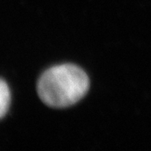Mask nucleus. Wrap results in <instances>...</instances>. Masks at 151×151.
Listing matches in <instances>:
<instances>
[{
    "label": "nucleus",
    "mask_w": 151,
    "mask_h": 151,
    "mask_svg": "<svg viewBox=\"0 0 151 151\" xmlns=\"http://www.w3.org/2000/svg\"><path fill=\"white\" fill-rule=\"evenodd\" d=\"M10 104L9 88L3 79L0 82V118L4 119Z\"/></svg>",
    "instance_id": "obj_2"
},
{
    "label": "nucleus",
    "mask_w": 151,
    "mask_h": 151,
    "mask_svg": "<svg viewBox=\"0 0 151 151\" xmlns=\"http://www.w3.org/2000/svg\"><path fill=\"white\" fill-rule=\"evenodd\" d=\"M90 86L86 72L72 64L55 65L42 73L37 82V93L48 107H70L86 96Z\"/></svg>",
    "instance_id": "obj_1"
}]
</instances>
